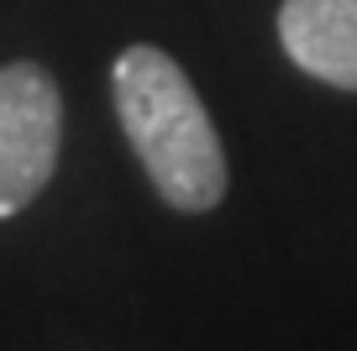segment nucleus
<instances>
[{
	"label": "nucleus",
	"mask_w": 357,
	"mask_h": 351,
	"mask_svg": "<svg viewBox=\"0 0 357 351\" xmlns=\"http://www.w3.org/2000/svg\"><path fill=\"white\" fill-rule=\"evenodd\" d=\"M111 100L153 194L178 215H211L226 199L231 173L221 132L178 58L153 42L121 47L111 63Z\"/></svg>",
	"instance_id": "f257e3e1"
},
{
	"label": "nucleus",
	"mask_w": 357,
	"mask_h": 351,
	"mask_svg": "<svg viewBox=\"0 0 357 351\" xmlns=\"http://www.w3.org/2000/svg\"><path fill=\"white\" fill-rule=\"evenodd\" d=\"M63 153V89L43 63L0 68V220L37 205Z\"/></svg>",
	"instance_id": "f03ea898"
},
{
	"label": "nucleus",
	"mask_w": 357,
	"mask_h": 351,
	"mask_svg": "<svg viewBox=\"0 0 357 351\" xmlns=\"http://www.w3.org/2000/svg\"><path fill=\"white\" fill-rule=\"evenodd\" d=\"M279 47L300 74L357 89V0H284Z\"/></svg>",
	"instance_id": "7ed1b4c3"
}]
</instances>
